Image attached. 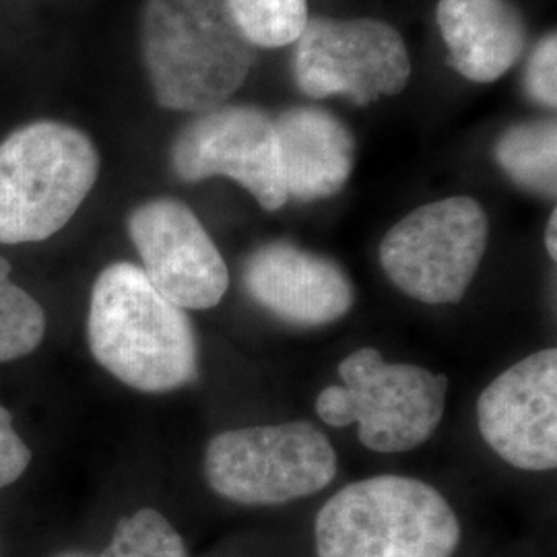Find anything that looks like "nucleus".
Returning a JSON list of instances; mask_svg holds the SVG:
<instances>
[{"instance_id":"nucleus-6","label":"nucleus","mask_w":557,"mask_h":557,"mask_svg":"<svg viewBox=\"0 0 557 557\" xmlns=\"http://www.w3.org/2000/svg\"><path fill=\"white\" fill-rule=\"evenodd\" d=\"M205 475L221 498L278 506L329 487L337 478V453L310 421L242 428L211 438Z\"/></svg>"},{"instance_id":"nucleus-18","label":"nucleus","mask_w":557,"mask_h":557,"mask_svg":"<svg viewBox=\"0 0 557 557\" xmlns=\"http://www.w3.org/2000/svg\"><path fill=\"white\" fill-rule=\"evenodd\" d=\"M100 557H188L184 539L153 508L122 518Z\"/></svg>"},{"instance_id":"nucleus-16","label":"nucleus","mask_w":557,"mask_h":557,"mask_svg":"<svg viewBox=\"0 0 557 557\" xmlns=\"http://www.w3.org/2000/svg\"><path fill=\"white\" fill-rule=\"evenodd\" d=\"M46 335L40 301L11 281V264L0 257V363L34 354Z\"/></svg>"},{"instance_id":"nucleus-3","label":"nucleus","mask_w":557,"mask_h":557,"mask_svg":"<svg viewBox=\"0 0 557 557\" xmlns=\"http://www.w3.org/2000/svg\"><path fill=\"white\" fill-rule=\"evenodd\" d=\"M460 522L421 479L379 475L338 490L317 517L319 557H453Z\"/></svg>"},{"instance_id":"nucleus-11","label":"nucleus","mask_w":557,"mask_h":557,"mask_svg":"<svg viewBox=\"0 0 557 557\" xmlns=\"http://www.w3.org/2000/svg\"><path fill=\"white\" fill-rule=\"evenodd\" d=\"M481 438L522 471L557 467V351L543 349L508 368L478 400Z\"/></svg>"},{"instance_id":"nucleus-17","label":"nucleus","mask_w":557,"mask_h":557,"mask_svg":"<svg viewBox=\"0 0 557 557\" xmlns=\"http://www.w3.org/2000/svg\"><path fill=\"white\" fill-rule=\"evenodd\" d=\"M227 4L255 48L294 44L308 21V0H227Z\"/></svg>"},{"instance_id":"nucleus-14","label":"nucleus","mask_w":557,"mask_h":557,"mask_svg":"<svg viewBox=\"0 0 557 557\" xmlns=\"http://www.w3.org/2000/svg\"><path fill=\"white\" fill-rule=\"evenodd\" d=\"M440 34L458 75L494 83L522 59L529 29L510 0H440Z\"/></svg>"},{"instance_id":"nucleus-21","label":"nucleus","mask_w":557,"mask_h":557,"mask_svg":"<svg viewBox=\"0 0 557 557\" xmlns=\"http://www.w3.org/2000/svg\"><path fill=\"white\" fill-rule=\"evenodd\" d=\"M556 234L557 213L554 211V213H552V218L547 221V227H545V248H547V255H549L554 260L557 259Z\"/></svg>"},{"instance_id":"nucleus-9","label":"nucleus","mask_w":557,"mask_h":557,"mask_svg":"<svg viewBox=\"0 0 557 557\" xmlns=\"http://www.w3.org/2000/svg\"><path fill=\"white\" fill-rule=\"evenodd\" d=\"M182 182L225 176L244 186L264 211L287 202L275 120L257 106H220L190 120L170 149Z\"/></svg>"},{"instance_id":"nucleus-7","label":"nucleus","mask_w":557,"mask_h":557,"mask_svg":"<svg viewBox=\"0 0 557 557\" xmlns=\"http://www.w3.org/2000/svg\"><path fill=\"white\" fill-rule=\"evenodd\" d=\"M487 215L471 197L436 200L398 221L380 244V264L398 289L421 304H457L487 248Z\"/></svg>"},{"instance_id":"nucleus-12","label":"nucleus","mask_w":557,"mask_h":557,"mask_svg":"<svg viewBox=\"0 0 557 557\" xmlns=\"http://www.w3.org/2000/svg\"><path fill=\"white\" fill-rule=\"evenodd\" d=\"M244 289L275 319L292 326H324L354 306V285L335 260L287 239L259 246L244 262Z\"/></svg>"},{"instance_id":"nucleus-2","label":"nucleus","mask_w":557,"mask_h":557,"mask_svg":"<svg viewBox=\"0 0 557 557\" xmlns=\"http://www.w3.org/2000/svg\"><path fill=\"white\" fill-rule=\"evenodd\" d=\"M140 46L156 100L178 112L220 108L255 62L227 0H147Z\"/></svg>"},{"instance_id":"nucleus-20","label":"nucleus","mask_w":557,"mask_h":557,"mask_svg":"<svg viewBox=\"0 0 557 557\" xmlns=\"http://www.w3.org/2000/svg\"><path fill=\"white\" fill-rule=\"evenodd\" d=\"M32 450L13 425V416L0 405V487L15 483L27 471Z\"/></svg>"},{"instance_id":"nucleus-13","label":"nucleus","mask_w":557,"mask_h":557,"mask_svg":"<svg viewBox=\"0 0 557 557\" xmlns=\"http://www.w3.org/2000/svg\"><path fill=\"white\" fill-rule=\"evenodd\" d=\"M287 199L335 197L354 172L356 140L343 120L314 106H296L275 120Z\"/></svg>"},{"instance_id":"nucleus-19","label":"nucleus","mask_w":557,"mask_h":557,"mask_svg":"<svg viewBox=\"0 0 557 557\" xmlns=\"http://www.w3.org/2000/svg\"><path fill=\"white\" fill-rule=\"evenodd\" d=\"M524 91L541 108L557 106V36L547 34L537 41L524 69Z\"/></svg>"},{"instance_id":"nucleus-10","label":"nucleus","mask_w":557,"mask_h":557,"mask_svg":"<svg viewBox=\"0 0 557 557\" xmlns=\"http://www.w3.org/2000/svg\"><path fill=\"white\" fill-rule=\"evenodd\" d=\"M143 273L163 298L182 310H209L230 287L220 248L190 207L176 199H153L128 215Z\"/></svg>"},{"instance_id":"nucleus-5","label":"nucleus","mask_w":557,"mask_h":557,"mask_svg":"<svg viewBox=\"0 0 557 557\" xmlns=\"http://www.w3.org/2000/svg\"><path fill=\"white\" fill-rule=\"evenodd\" d=\"M341 386L317 397V413L331 428L359 425V442L382 455L413 450L438 430L450 380L416 363H391L361 347L338 363Z\"/></svg>"},{"instance_id":"nucleus-8","label":"nucleus","mask_w":557,"mask_h":557,"mask_svg":"<svg viewBox=\"0 0 557 557\" xmlns=\"http://www.w3.org/2000/svg\"><path fill=\"white\" fill-rule=\"evenodd\" d=\"M294 44V79L312 100L343 96L368 106L397 96L411 77L409 50L384 21L308 17Z\"/></svg>"},{"instance_id":"nucleus-15","label":"nucleus","mask_w":557,"mask_h":557,"mask_svg":"<svg viewBox=\"0 0 557 557\" xmlns=\"http://www.w3.org/2000/svg\"><path fill=\"white\" fill-rule=\"evenodd\" d=\"M494 158L499 170L518 188L545 199H556V119L524 120L512 124L496 140Z\"/></svg>"},{"instance_id":"nucleus-4","label":"nucleus","mask_w":557,"mask_h":557,"mask_svg":"<svg viewBox=\"0 0 557 557\" xmlns=\"http://www.w3.org/2000/svg\"><path fill=\"white\" fill-rule=\"evenodd\" d=\"M100 174L91 139L40 120L0 143V244L52 238L73 220Z\"/></svg>"},{"instance_id":"nucleus-1","label":"nucleus","mask_w":557,"mask_h":557,"mask_svg":"<svg viewBox=\"0 0 557 557\" xmlns=\"http://www.w3.org/2000/svg\"><path fill=\"white\" fill-rule=\"evenodd\" d=\"M87 341L106 372L140 393H172L199 379V341L186 310L133 262H114L96 278Z\"/></svg>"},{"instance_id":"nucleus-22","label":"nucleus","mask_w":557,"mask_h":557,"mask_svg":"<svg viewBox=\"0 0 557 557\" xmlns=\"http://www.w3.org/2000/svg\"><path fill=\"white\" fill-rule=\"evenodd\" d=\"M57 557H91L87 556V554H81V552H66V554H60Z\"/></svg>"}]
</instances>
